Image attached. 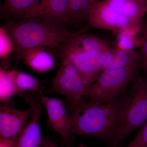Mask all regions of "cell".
Here are the masks:
<instances>
[{"instance_id":"cb8c5ba5","label":"cell","mask_w":147,"mask_h":147,"mask_svg":"<svg viewBox=\"0 0 147 147\" xmlns=\"http://www.w3.org/2000/svg\"><path fill=\"white\" fill-rule=\"evenodd\" d=\"M15 145L13 142L0 139V147H14Z\"/></svg>"},{"instance_id":"ac0fdd59","label":"cell","mask_w":147,"mask_h":147,"mask_svg":"<svg viewBox=\"0 0 147 147\" xmlns=\"http://www.w3.org/2000/svg\"><path fill=\"white\" fill-rule=\"evenodd\" d=\"M18 92H39L40 84L38 80L30 74L16 70H8Z\"/></svg>"},{"instance_id":"8992f818","label":"cell","mask_w":147,"mask_h":147,"mask_svg":"<svg viewBox=\"0 0 147 147\" xmlns=\"http://www.w3.org/2000/svg\"><path fill=\"white\" fill-rule=\"evenodd\" d=\"M88 22L90 28L119 34L134 29L140 30L142 24L123 16L112 8L105 0H98L96 3Z\"/></svg>"},{"instance_id":"ffe728a7","label":"cell","mask_w":147,"mask_h":147,"mask_svg":"<svg viewBox=\"0 0 147 147\" xmlns=\"http://www.w3.org/2000/svg\"><path fill=\"white\" fill-rule=\"evenodd\" d=\"M14 52L13 40L3 27L0 28V58L3 68L7 69L9 56Z\"/></svg>"},{"instance_id":"d6986e66","label":"cell","mask_w":147,"mask_h":147,"mask_svg":"<svg viewBox=\"0 0 147 147\" xmlns=\"http://www.w3.org/2000/svg\"><path fill=\"white\" fill-rule=\"evenodd\" d=\"M18 89L7 69L0 68V100L1 102L7 103L18 92Z\"/></svg>"},{"instance_id":"8fae6325","label":"cell","mask_w":147,"mask_h":147,"mask_svg":"<svg viewBox=\"0 0 147 147\" xmlns=\"http://www.w3.org/2000/svg\"><path fill=\"white\" fill-rule=\"evenodd\" d=\"M3 12L21 20L36 21L41 19L39 0H5Z\"/></svg>"},{"instance_id":"5bb4252c","label":"cell","mask_w":147,"mask_h":147,"mask_svg":"<svg viewBox=\"0 0 147 147\" xmlns=\"http://www.w3.org/2000/svg\"><path fill=\"white\" fill-rule=\"evenodd\" d=\"M24 63L34 71L45 73L52 70L55 65L54 57L45 48L37 47L28 50L24 55Z\"/></svg>"},{"instance_id":"9a60e30c","label":"cell","mask_w":147,"mask_h":147,"mask_svg":"<svg viewBox=\"0 0 147 147\" xmlns=\"http://www.w3.org/2000/svg\"><path fill=\"white\" fill-rule=\"evenodd\" d=\"M41 19H49L70 23L69 16V0H39Z\"/></svg>"},{"instance_id":"277c9868","label":"cell","mask_w":147,"mask_h":147,"mask_svg":"<svg viewBox=\"0 0 147 147\" xmlns=\"http://www.w3.org/2000/svg\"><path fill=\"white\" fill-rule=\"evenodd\" d=\"M141 65L139 61L123 68L103 69L85 90L83 97L100 103L115 102L126 90L127 85L137 75Z\"/></svg>"},{"instance_id":"ba28073f","label":"cell","mask_w":147,"mask_h":147,"mask_svg":"<svg viewBox=\"0 0 147 147\" xmlns=\"http://www.w3.org/2000/svg\"><path fill=\"white\" fill-rule=\"evenodd\" d=\"M32 109L16 110L6 105L0 107V139L16 144L28 125Z\"/></svg>"},{"instance_id":"5b68a950","label":"cell","mask_w":147,"mask_h":147,"mask_svg":"<svg viewBox=\"0 0 147 147\" xmlns=\"http://www.w3.org/2000/svg\"><path fill=\"white\" fill-rule=\"evenodd\" d=\"M59 48V55L71 62L90 85L103 70L105 53L79 50L66 44Z\"/></svg>"},{"instance_id":"7402d4cb","label":"cell","mask_w":147,"mask_h":147,"mask_svg":"<svg viewBox=\"0 0 147 147\" xmlns=\"http://www.w3.org/2000/svg\"><path fill=\"white\" fill-rule=\"evenodd\" d=\"M126 147H147V121Z\"/></svg>"},{"instance_id":"2e32d148","label":"cell","mask_w":147,"mask_h":147,"mask_svg":"<svg viewBox=\"0 0 147 147\" xmlns=\"http://www.w3.org/2000/svg\"><path fill=\"white\" fill-rule=\"evenodd\" d=\"M85 32L77 35L65 44L85 51H97L105 53L110 49L102 40L94 36L84 34Z\"/></svg>"},{"instance_id":"44dd1931","label":"cell","mask_w":147,"mask_h":147,"mask_svg":"<svg viewBox=\"0 0 147 147\" xmlns=\"http://www.w3.org/2000/svg\"><path fill=\"white\" fill-rule=\"evenodd\" d=\"M139 44L141 47L140 53L141 67L147 73V18L144 19L140 31Z\"/></svg>"},{"instance_id":"4fadbf2b","label":"cell","mask_w":147,"mask_h":147,"mask_svg":"<svg viewBox=\"0 0 147 147\" xmlns=\"http://www.w3.org/2000/svg\"><path fill=\"white\" fill-rule=\"evenodd\" d=\"M139 61L141 59L139 52L132 50L110 48L104 53L103 70L123 68Z\"/></svg>"},{"instance_id":"e0dca14e","label":"cell","mask_w":147,"mask_h":147,"mask_svg":"<svg viewBox=\"0 0 147 147\" xmlns=\"http://www.w3.org/2000/svg\"><path fill=\"white\" fill-rule=\"evenodd\" d=\"M98 0H69V16L71 22L88 21L94 6Z\"/></svg>"},{"instance_id":"30bf717a","label":"cell","mask_w":147,"mask_h":147,"mask_svg":"<svg viewBox=\"0 0 147 147\" xmlns=\"http://www.w3.org/2000/svg\"><path fill=\"white\" fill-rule=\"evenodd\" d=\"M26 101L31 107L32 111L30 120L14 147H39L42 140L39 119L43 104L40 96L37 94L28 96Z\"/></svg>"},{"instance_id":"3957f363","label":"cell","mask_w":147,"mask_h":147,"mask_svg":"<svg viewBox=\"0 0 147 147\" xmlns=\"http://www.w3.org/2000/svg\"><path fill=\"white\" fill-rule=\"evenodd\" d=\"M129 93L121 95V102L114 134L109 147L121 143L147 121V77L136 75L131 81Z\"/></svg>"},{"instance_id":"52a82bcc","label":"cell","mask_w":147,"mask_h":147,"mask_svg":"<svg viewBox=\"0 0 147 147\" xmlns=\"http://www.w3.org/2000/svg\"><path fill=\"white\" fill-rule=\"evenodd\" d=\"M90 86L71 62L63 59L49 92L65 96L73 104L83 97L84 92Z\"/></svg>"},{"instance_id":"d4e9b609","label":"cell","mask_w":147,"mask_h":147,"mask_svg":"<svg viewBox=\"0 0 147 147\" xmlns=\"http://www.w3.org/2000/svg\"><path fill=\"white\" fill-rule=\"evenodd\" d=\"M78 147H86V146H84V145L80 144Z\"/></svg>"},{"instance_id":"7c38bea8","label":"cell","mask_w":147,"mask_h":147,"mask_svg":"<svg viewBox=\"0 0 147 147\" xmlns=\"http://www.w3.org/2000/svg\"><path fill=\"white\" fill-rule=\"evenodd\" d=\"M113 9L123 16L142 24L147 13L145 0H105Z\"/></svg>"},{"instance_id":"484cf974","label":"cell","mask_w":147,"mask_h":147,"mask_svg":"<svg viewBox=\"0 0 147 147\" xmlns=\"http://www.w3.org/2000/svg\"><path fill=\"white\" fill-rule=\"evenodd\" d=\"M145 1H147V0H145Z\"/></svg>"},{"instance_id":"7a4b0ae2","label":"cell","mask_w":147,"mask_h":147,"mask_svg":"<svg viewBox=\"0 0 147 147\" xmlns=\"http://www.w3.org/2000/svg\"><path fill=\"white\" fill-rule=\"evenodd\" d=\"M121 102L102 103L82 97L71 104L69 129L72 134L89 135L110 141L115 131Z\"/></svg>"},{"instance_id":"603a6c76","label":"cell","mask_w":147,"mask_h":147,"mask_svg":"<svg viewBox=\"0 0 147 147\" xmlns=\"http://www.w3.org/2000/svg\"><path fill=\"white\" fill-rule=\"evenodd\" d=\"M39 147H59L52 140L48 138H42Z\"/></svg>"},{"instance_id":"6da1fadb","label":"cell","mask_w":147,"mask_h":147,"mask_svg":"<svg viewBox=\"0 0 147 147\" xmlns=\"http://www.w3.org/2000/svg\"><path fill=\"white\" fill-rule=\"evenodd\" d=\"M61 21L49 19L36 21H10L3 26L13 40L16 65L23 60L27 51L41 47L54 50L86 32L84 28L76 32L69 31Z\"/></svg>"},{"instance_id":"9c48e42d","label":"cell","mask_w":147,"mask_h":147,"mask_svg":"<svg viewBox=\"0 0 147 147\" xmlns=\"http://www.w3.org/2000/svg\"><path fill=\"white\" fill-rule=\"evenodd\" d=\"M39 93L51 126L60 135L64 144H71L73 134L69 131V115L64 103L58 98L46 96L41 91Z\"/></svg>"}]
</instances>
